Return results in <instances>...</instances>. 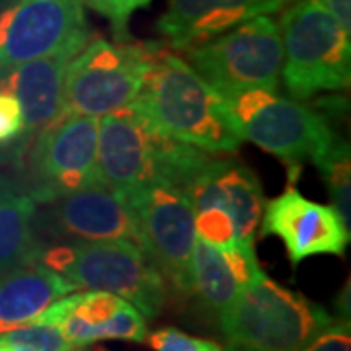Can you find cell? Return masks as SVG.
<instances>
[{"label": "cell", "mask_w": 351, "mask_h": 351, "mask_svg": "<svg viewBox=\"0 0 351 351\" xmlns=\"http://www.w3.org/2000/svg\"><path fill=\"white\" fill-rule=\"evenodd\" d=\"M71 351H86V350H80V348H78V350H76V348H73V350Z\"/></svg>", "instance_id": "1f68e13d"}, {"label": "cell", "mask_w": 351, "mask_h": 351, "mask_svg": "<svg viewBox=\"0 0 351 351\" xmlns=\"http://www.w3.org/2000/svg\"><path fill=\"white\" fill-rule=\"evenodd\" d=\"M301 351H351L350 320H334Z\"/></svg>", "instance_id": "4316f807"}, {"label": "cell", "mask_w": 351, "mask_h": 351, "mask_svg": "<svg viewBox=\"0 0 351 351\" xmlns=\"http://www.w3.org/2000/svg\"><path fill=\"white\" fill-rule=\"evenodd\" d=\"M131 104L164 135L201 151L234 152L242 145L225 98L188 61L158 43Z\"/></svg>", "instance_id": "6da1fadb"}, {"label": "cell", "mask_w": 351, "mask_h": 351, "mask_svg": "<svg viewBox=\"0 0 351 351\" xmlns=\"http://www.w3.org/2000/svg\"><path fill=\"white\" fill-rule=\"evenodd\" d=\"M295 0H168L158 32L178 51H189L256 16L285 10Z\"/></svg>", "instance_id": "e0dca14e"}, {"label": "cell", "mask_w": 351, "mask_h": 351, "mask_svg": "<svg viewBox=\"0 0 351 351\" xmlns=\"http://www.w3.org/2000/svg\"><path fill=\"white\" fill-rule=\"evenodd\" d=\"M254 244L237 242L230 248H215L195 239L191 254V295L197 297L201 308L219 318L234 302L239 293L262 276Z\"/></svg>", "instance_id": "ac0fdd59"}, {"label": "cell", "mask_w": 351, "mask_h": 351, "mask_svg": "<svg viewBox=\"0 0 351 351\" xmlns=\"http://www.w3.org/2000/svg\"><path fill=\"white\" fill-rule=\"evenodd\" d=\"M36 322L59 328L73 348L101 339L143 343L149 336L147 318L137 306L108 291L64 295L47 306Z\"/></svg>", "instance_id": "5bb4252c"}, {"label": "cell", "mask_w": 351, "mask_h": 351, "mask_svg": "<svg viewBox=\"0 0 351 351\" xmlns=\"http://www.w3.org/2000/svg\"><path fill=\"white\" fill-rule=\"evenodd\" d=\"M0 351H38L25 343H16V341H8L0 336Z\"/></svg>", "instance_id": "f546056e"}, {"label": "cell", "mask_w": 351, "mask_h": 351, "mask_svg": "<svg viewBox=\"0 0 351 351\" xmlns=\"http://www.w3.org/2000/svg\"><path fill=\"white\" fill-rule=\"evenodd\" d=\"M260 237H279L287 248L289 262L299 265L313 256H343L351 230L343 226L334 207L306 199L299 189H287L263 205Z\"/></svg>", "instance_id": "4fadbf2b"}, {"label": "cell", "mask_w": 351, "mask_h": 351, "mask_svg": "<svg viewBox=\"0 0 351 351\" xmlns=\"http://www.w3.org/2000/svg\"><path fill=\"white\" fill-rule=\"evenodd\" d=\"M184 53L193 71L223 98L250 88H279L283 41L271 16H256Z\"/></svg>", "instance_id": "52a82bcc"}, {"label": "cell", "mask_w": 351, "mask_h": 351, "mask_svg": "<svg viewBox=\"0 0 351 351\" xmlns=\"http://www.w3.org/2000/svg\"><path fill=\"white\" fill-rule=\"evenodd\" d=\"M2 338L16 343H25L38 351H71L73 346L66 341L61 330L49 324H29V326L16 328L8 334H2Z\"/></svg>", "instance_id": "603a6c76"}, {"label": "cell", "mask_w": 351, "mask_h": 351, "mask_svg": "<svg viewBox=\"0 0 351 351\" xmlns=\"http://www.w3.org/2000/svg\"><path fill=\"white\" fill-rule=\"evenodd\" d=\"M36 230L53 242L129 240L141 246L127 201L100 180L41 203Z\"/></svg>", "instance_id": "7c38bea8"}, {"label": "cell", "mask_w": 351, "mask_h": 351, "mask_svg": "<svg viewBox=\"0 0 351 351\" xmlns=\"http://www.w3.org/2000/svg\"><path fill=\"white\" fill-rule=\"evenodd\" d=\"M328 12L336 18L343 32H348L351 36V0H318Z\"/></svg>", "instance_id": "83f0119b"}, {"label": "cell", "mask_w": 351, "mask_h": 351, "mask_svg": "<svg viewBox=\"0 0 351 351\" xmlns=\"http://www.w3.org/2000/svg\"><path fill=\"white\" fill-rule=\"evenodd\" d=\"M84 45H69L47 57L20 64L0 76V88L14 94L24 115V133L16 147L22 152L32 138L63 115L64 75Z\"/></svg>", "instance_id": "2e32d148"}, {"label": "cell", "mask_w": 351, "mask_h": 351, "mask_svg": "<svg viewBox=\"0 0 351 351\" xmlns=\"http://www.w3.org/2000/svg\"><path fill=\"white\" fill-rule=\"evenodd\" d=\"M283 86L295 100L351 82V36L318 0H295L281 16Z\"/></svg>", "instance_id": "8992f818"}, {"label": "cell", "mask_w": 351, "mask_h": 351, "mask_svg": "<svg viewBox=\"0 0 351 351\" xmlns=\"http://www.w3.org/2000/svg\"><path fill=\"white\" fill-rule=\"evenodd\" d=\"M211 152L164 135L133 104L104 115L98 129V178L125 199L145 184L184 189Z\"/></svg>", "instance_id": "7a4b0ae2"}, {"label": "cell", "mask_w": 351, "mask_h": 351, "mask_svg": "<svg viewBox=\"0 0 351 351\" xmlns=\"http://www.w3.org/2000/svg\"><path fill=\"white\" fill-rule=\"evenodd\" d=\"M193 213H195V234H197V239L219 248V250L230 248L232 244L239 242L237 225L225 209L207 207V209H199Z\"/></svg>", "instance_id": "7402d4cb"}, {"label": "cell", "mask_w": 351, "mask_h": 351, "mask_svg": "<svg viewBox=\"0 0 351 351\" xmlns=\"http://www.w3.org/2000/svg\"><path fill=\"white\" fill-rule=\"evenodd\" d=\"M141 239V248L162 274L168 289L189 297L193 289L191 254L195 213L182 189L166 182L145 184L125 197Z\"/></svg>", "instance_id": "9c48e42d"}, {"label": "cell", "mask_w": 351, "mask_h": 351, "mask_svg": "<svg viewBox=\"0 0 351 351\" xmlns=\"http://www.w3.org/2000/svg\"><path fill=\"white\" fill-rule=\"evenodd\" d=\"M0 2H6V0H0Z\"/></svg>", "instance_id": "d6a6232c"}, {"label": "cell", "mask_w": 351, "mask_h": 351, "mask_svg": "<svg viewBox=\"0 0 351 351\" xmlns=\"http://www.w3.org/2000/svg\"><path fill=\"white\" fill-rule=\"evenodd\" d=\"M191 201L193 211L219 207L232 217L237 239L254 244L265 201L260 180L237 158H209L182 189Z\"/></svg>", "instance_id": "9a60e30c"}, {"label": "cell", "mask_w": 351, "mask_h": 351, "mask_svg": "<svg viewBox=\"0 0 351 351\" xmlns=\"http://www.w3.org/2000/svg\"><path fill=\"white\" fill-rule=\"evenodd\" d=\"M38 262L69 279L76 289L108 291L156 318L168 301V285L145 250L129 240L41 242Z\"/></svg>", "instance_id": "3957f363"}, {"label": "cell", "mask_w": 351, "mask_h": 351, "mask_svg": "<svg viewBox=\"0 0 351 351\" xmlns=\"http://www.w3.org/2000/svg\"><path fill=\"white\" fill-rule=\"evenodd\" d=\"M223 351H248V350H242V348H237V346H226V348H223Z\"/></svg>", "instance_id": "4dcf8cb0"}, {"label": "cell", "mask_w": 351, "mask_h": 351, "mask_svg": "<svg viewBox=\"0 0 351 351\" xmlns=\"http://www.w3.org/2000/svg\"><path fill=\"white\" fill-rule=\"evenodd\" d=\"M76 287L39 262L0 274V336L29 326L41 313Z\"/></svg>", "instance_id": "d6986e66"}, {"label": "cell", "mask_w": 351, "mask_h": 351, "mask_svg": "<svg viewBox=\"0 0 351 351\" xmlns=\"http://www.w3.org/2000/svg\"><path fill=\"white\" fill-rule=\"evenodd\" d=\"M336 306H338V311H339V318L350 320V283H348L346 289L339 293L338 301H336Z\"/></svg>", "instance_id": "f1b7e54d"}, {"label": "cell", "mask_w": 351, "mask_h": 351, "mask_svg": "<svg viewBox=\"0 0 351 351\" xmlns=\"http://www.w3.org/2000/svg\"><path fill=\"white\" fill-rule=\"evenodd\" d=\"M98 117L63 113L27 154V193L38 205L98 182Z\"/></svg>", "instance_id": "30bf717a"}, {"label": "cell", "mask_w": 351, "mask_h": 351, "mask_svg": "<svg viewBox=\"0 0 351 351\" xmlns=\"http://www.w3.org/2000/svg\"><path fill=\"white\" fill-rule=\"evenodd\" d=\"M350 145L348 141L338 137L322 162L316 168L326 182V188L332 197V207L336 209L343 226L351 230V172H350Z\"/></svg>", "instance_id": "44dd1931"}, {"label": "cell", "mask_w": 351, "mask_h": 351, "mask_svg": "<svg viewBox=\"0 0 351 351\" xmlns=\"http://www.w3.org/2000/svg\"><path fill=\"white\" fill-rule=\"evenodd\" d=\"M156 43L94 39L78 51L64 75L63 113L100 117L137 98Z\"/></svg>", "instance_id": "ba28073f"}, {"label": "cell", "mask_w": 351, "mask_h": 351, "mask_svg": "<svg viewBox=\"0 0 351 351\" xmlns=\"http://www.w3.org/2000/svg\"><path fill=\"white\" fill-rule=\"evenodd\" d=\"M36 213L38 203L27 189L0 174V274L38 262L41 239Z\"/></svg>", "instance_id": "ffe728a7"}, {"label": "cell", "mask_w": 351, "mask_h": 351, "mask_svg": "<svg viewBox=\"0 0 351 351\" xmlns=\"http://www.w3.org/2000/svg\"><path fill=\"white\" fill-rule=\"evenodd\" d=\"M88 39L84 0H14L0 12V76Z\"/></svg>", "instance_id": "8fae6325"}, {"label": "cell", "mask_w": 351, "mask_h": 351, "mask_svg": "<svg viewBox=\"0 0 351 351\" xmlns=\"http://www.w3.org/2000/svg\"><path fill=\"white\" fill-rule=\"evenodd\" d=\"M225 100L242 141L287 164L289 182L299 178L304 162H322L339 137L324 113L301 100L279 96L277 90L250 88Z\"/></svg>", "instance_id": "277c9868"}, {"label": "cell", "mask_w": 351, "mask_h": 351, "mask_svg": "<svg viewBox=\"0 0 351 351\" xmlns=\"http://www.w3.org/2000/svg\"><path fill=\"white\" fill-rule=\"evenodd\" d=\"M147 341L154 351H223L219 341L191 336L174 326L154 330L147 336Z\"/></svg>", "instance_id": "cb8c5ba5"}, {"label": "cell", "mask_w": 351, "mask_h": 351, "mask_svg": "<svg viewBox=\"0 0 351 351\" xmlns=\"http://www.w3.org/2000/svg\"><path fill=\"white\" fill-rule=\"evenodd\" d=\"M228 341L248 351H301L334 322L326 308L262 274L219 318Z\"/></svg>", "instance_id": "5b68a950"}, {"label": "cell", "mask_w": 351, "mask_h": 351, "mask_svg": "<svg viewBox=\"0 0 351 351\" xmlns=\"http://www.w3.org/2000/svg\"><path fill=\"white\" fill-rule=\"evenodd\" d=\"M24 133V115L18 98L0 88V147H18Z\"/></svg>", "instance_id": "484cf974"}, {"label": "cell", "mask_w": 351, "mask_h": 351, "mask_svg": "<svg viewBox=\"0 0 351 351\" xmlns=\"http://www.w3.org/2000/svg\"><path fill=\"white\" fill-rule=\"evenodd\" d=\"M84 2L92 10H96L112 22L113 34L121 41L127 32L129 18L141 8L149 6L152 0H84Z\"/></svg>", "instance_id": "d4e9b609"}]
</instances>
